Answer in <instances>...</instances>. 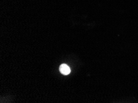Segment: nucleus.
Wrapping results in <instances>:
<instances>
[{
  "label": "nucleus",
  "instance_id": "f257e3e1",
  "mask_svg": "<svg viewBox=\"0 0 138 103\" xmlns=\"http://www.w3.org/2000/svg\"><path fill=\"white\" fill-rule=\"evenodd\" d=\"M60 69V71L61 73L65 75H68V74H70L71 72V69L70 68V67L65 64H61V65H60V69Z\"/></svg>",
  "mask_w": 138,
  "mask_h": 103
}]
</instances>
